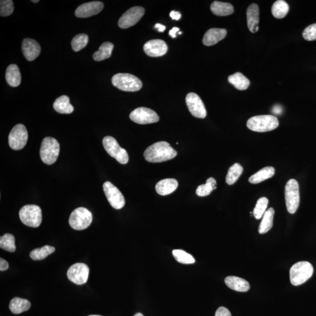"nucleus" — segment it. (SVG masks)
Masks as SVG:
<instances>
[{"label":"nucleus","mask_w":316,"mask_h":316,"mask_svg":"<svg viewBox=\"0 0 316 316\" xmlns=\"http://www.w3.org/2000/svg\"><path fill=\"white\" fill-rule=\"evenodd\" d=\"M19 215L22 223L30 228H38L42 223V211L38 206H24L20 210Z\"/></svg>","instance_id":"obj_6"},{"label":"nucleus","mask_w":316,"mask_h":316,"mask_svg":"<svg viewBox=\"0 0 316 316\" xmlns=\"http://www.w3.org/2000/svg\"><path fill=\"white\" fill-rule=\"evenodd\" d=\"M115 87L124 91L134 92L140 90L142 83L137 77L129 73H118L112 77Z\"/></svg>","instance_id":"obj_5"},{"label":"nucleus","mask_w":316,"mask_h":316,"mask_svg":"<svg viewBox=\"0 0 316 316\" xmlns=\"http://www.w3.org/2000/svg\"><path fill=\"white\" fill-rule=\"evenodd\" d=\"M179 31L180 30L179 28L174 27L169 31V35H170L173 38H176V33H179Z\"/></svg>","instance_id":"obj_45"},{"label":"nucleus","mask_w":316,"mask_h":316,"mask_svg":"<svg viewBox=\"0 0 316 316\" xmlns=\"http://www.w3.org/2000/svg\"><path fill=\"white\" fill-rule=\"evenodd\" d=\"M89 271L90 270L86 264L76 263L69 268L67 277L73 283L81 285L87 282Z\"/></svg>","instance_id":"obj_13"},{"label":"nucleus","mask_w":316,"mask_h":316,"mask_svg":"<svg viewBox=\"0 0 316 316\" xmlns=\"http://www.w3.org/2000/svg\"><path fill=\"white\" fill-rule=\"evenodd\" d=\"M182 34V32H179V34Z\"/></svg>","instance_id":"obj_50"},{"label":"nucleus","mask_w":316,"mask_h":316,"mask_svg":"<svg viewBox=\"0 0 316 316\" xmlns=\"http://www.w3.org/2000/svg\"><path fill=\"white\" fill-rule=\"evenodd\" d=\"M103 187L105 196L110 205L115 209H122L125 204L124 197L122 192L110 182H105Z\"/></svg>","instance_id":"obj_11"},{"label":"nucleus","mask_w":316,"mask_h":316,"mask_svg":"<svg viewBox=\"0 0 316 316\" xmlns=\"http://www.w3.org/2000/svg\"><path fill=\"white\" fill-rule=\"evenodd\" d=\"M229 83L239 90H246L250 85V81L247 77L240 72H237L228 77Z\"/></svg>","instance_id":"obj_28"},{"label":"nucleus","mask_w":316,"mask_h":316,"mask_svg":"<svg viewBox=\"0 0 316 316\" xmlns=\"http://www.w3.org/2000/svg\"><path fill=\"white\" fill-rule=\"evenodd\" d=\"M103 145L107 153L122 164H126L129 160L125 149L122 148L114 138L107 136L103 140Z\"/></svg>","instance_id":"obj_9"},{"label":"nucleus","mask_w":316,"mask_h":316,"mask_svg":"<svg viewBox=\"0 0 316 316\" xmlns=\"http://www.w3.org/2000/svg\"><path fill=\"white\" fill-rule=\"evenodd\" d=\"M246 18L249 31L252 33H257L259 30L260 21V10L257 4H252L247 8Z\"/></svg>","instance_id":"obj_19"},{"label":"nucleus","mask_w":316,"mask_h":316,"mask_svg":"<svg viewBox=\"0 0 316 316\" xmlns=\"http://www.w3.org/2000/svg\"><path fill=\"white\" fill-rule=\"evenodd\" d=\"M143 50L149 56L159 57L167 53L168 46L163 40L153 39L146 43Z\"/></svg>","instance_id":"obj_17"},{"label":"nucleus","mask_w":316,"mask_h":316,"mask_svg":"<svg viewBox=\"0 0 316 316\" xmlns=\"http://www.w3.org/2000/svg\"><path fill=\"white\" fill-rule=\"evenodd\" d=\"M217 188V182L213 177H210L206 181L205 185L198 186L196 189V194L200 197L209 196L214 190Z\"/></svg>","instance_id":"obj_34"},{"label":"nucleus","mask_w":316,"mask_h":316,"mask_svg":"<svg viewBox=\"0 0 316 316\" xmlns=\"http://www.w3.org/2000/svg\"><path fill=\"white\" fill-rule=\"evenodd\" d=\"M177 154V152L169 143L160 141L155 143L146 148L143 157L148 162L160 163L174 159Z\"/></svg>","instance_id":"obj_1"},{"label":"nucleus","mask_w":316,"mask_h":316,"mask_svg":"<svg viewBox=\"0 0 316 316\" xmlns=\"http://www.w3.org/2000/svg\"><path fill=\"white\" fill-rule=\"evenodd\" d=\"M114 48V45L111 42H106L100 46L99 51L94 53L93 55V59L96 61H102L109 58L111 56L112 51Z\"/></svg>","instance_id":"obj_30"},{"label":"nucleus","mask_w":316,"mask_h":316,"mask_svg":"<svg viewBox=\"0 0 316 316\" xmlns=\"http://www.w3.org/2000/svg\"><path fill=\"white\" fill-rule=\"evenodd\" d=\"M287 211L291 214H294L299 206V186L297 180L290 179L287 182L284 189Z\"/></svg>","instance_id":"obj_7"},{"label":"nucleus","mask_w":316,"mask_h":316,"mask_svg":"<svg viewBox=\"0 0 316 316\" xmlns=\"http://www.w3.org/2000/svg\"><path fill=\"white\" fill-rule=\"evenodd\" d=\"M227 34H228V32L225 29H210L203 36V44L208 46V47L215 45L225 38Z\"/></svg>","instance_id":"obj_20"},{"label":"nucleus","mask_w":316,"mask_h":316,"mask_svg":"<svg viewBox=\"0 0 316 316\" xmlns=\"http://www.w3.org/2000/svg\"><path fill=\"white\" fill-rule=\"evenodd\" d=\"M130 119L139 124H148L159 122V117L156 112L150 108L139 107L131 112Z\"/></svg>","instance_id":"obj_12"},{"label":"nucleus","mask_w":316,"mask_h":316,"mask_svg":"<svg viewBox=\"0 0 316 316\" xmlns=\"http://www.w3.org/2000/svg\"><path fill=\"white\" fill-rule=\"evenodd\" d=\"M274 214L275 211L274 209L269 208L267 210L265 214L263 215L262 221H261L259 229H258L260 234L266 233L272 228Z\"/></svg>","instance_id":"obj_29"},{"label":"nucleus","mask_w":316,"mask_h":316,"mask_svg":"<svg viewBox=\"0 0 316 316\" xmlns=\"http://www.w3.org/2000/svg\"><path fill=\"white\" fill-rule=\"evenodd\" d=\"M268 202V199L265 197H261L258 200L256 206L253 211V215L256 219L259 220L263 217L266 211Z\"/></svg>","instance_id":"obj_36"},{"label":"nucleus","mask_w":316,"mask_h":316,"mask_svg":"<svg viewBox=\"0 0 316 316\" xmlns=\"http://www.w3.org/2000/svg\"><path fill=\"white\" fill-rule=\"evenodd\" d=\"M246 126L253 131L264 133L278 128L279 121L277 117L272 115H261L249 119L246 123Z\"/></svg>","instance_id":"obj_2"},{"label":"nucleus","mask_w":316,"mask_h":316,"mask_svg":"<svg viewBox=\"0 0 316 316\" xmlns=\"http://www.w3.org/2000/svg\"><path fill=\"white\" fill-rule=\"evenodd\" d=\"M30 301L19 298H14L10 301L9 308L14 314H20L30 309Z\"/></svg>","instance_id":"obj_27"},{"label":"nucleus","mask_w":316,"mask_h":316,"mask_svg":"<svg viewBox=\"0 0 316 316\" xmlns=\"http://www.w3.org/2000/svg\"><path fill=\"white\" fill-rule=\"evenodd\" d=\"M59 143L56 139L46 137L43 140L40 149V156L45 164L52 165L55 162L59 157Z\"/></svg>","instance_id":"obj_4"},{"label":"nucleus","mask_w":316,"mask_h":316,"mask_svg":"<svg viewBox=\"0 0 316 316\" xmlns=\"http://www.w3.org/2000/svg\"><path fill=\"white\" fill-rule=\"evenodd\" d=\"M144 14V8L142 7L136 6L131 8L121 17L119 21V27L126 29L133 27L139 22Z\"/></svg>","instance_id":"obj_14"},{"label":"nucleus","mask_w":316,"mask_h":316,"mask_svg":"<svg viewBox=\"0 0 316 316\" xmlns=\"http://www.w3.org/2000/svg\"><path fill=\"white\" fill-rule=\"evenodd\" d=\"M314 269L311 263L300 261L294 264L290 269V281L294 286L301 285L312 277Z\"/></svg>","instance_id":"obj_3"},{"label":"nucleus","mask_w":316,"mask_h":316,"mask_svg":"<svg viewBox=\"0 0 316 316\" xmlns=\"http://www.w3.org/2000/svg\"><path fill=\"white\" fill-rule=\"evenodd\" d=\"M211 12L215 16H227L234 13V7L228 2L215 1L211 5Z\"/></svg>","instance_id":"obj_24"},{"label":"nucleus","mask_w":316,"mask_h":316,"mask_svg":"<svg viewBox=\"0 0 316 316\" xmlns=\"http://www.w3.org/2000/svg\"><path fill=\"white\" fill-rule=\"evenodd\" d=\"M226 285L234 291L246 292L250 288L249 283L246 280L234 276H229L225 279Z\"/></svg>","instance_id":"obj_21"},{"label":"nucleus","mask_w":316,"mask_h":316,"mask_svg":"<svg viewBox=\"0 0 316 316\" xmlns=\"http://www.w3.org/2000/svg\"><path fill=\"white\" fill-rule=\"evenodd\" d=\"M244 171L243 166L240 163H234L229 168L226 181L228 185H233L239 179Z\"/></svg>","instance_id":"obj_32"},{"label":"nucleus","mask_w":316,"mask_h":316,"mask_svg":"<svg viewBox=\"0 0 316 316\" xmlns=\"http://www.w3.org/2000/svg\"><path fill=\"white\" fill-rule=\"evenodd\" d=\"M178 187V182L175 179H165L158 182L155 189L157 193L162 196H166L173 193Z\"/></svg>","instance_id":"obj_22"},{"label":"nucleus","mask_w":316,"mask_h":316,"mask_svg":"<svg viewBox=\"0 0 316 316\" xmlns=\"http://www.w3.org/2000/svg\"><path fill=\"white\" fill-rule=\"evenodd\" d=\"M9 265L7 261L2 259V258H0V271H5L8 269Z\"/></svg>","instance_id":"obj_42"},{"label":"nucleus","mask_w":316,"mask_h":316,"mask_svg":"<svg viewBox=\"0 0 316 316\" xmlns=\"http://www.w3.org/2000/svg\"><path fill=\"white\" fill-rule=\"evenodd\" d=\"M275 173V169L272 166H267L258 171L257 173L252 175L249 178V182L252 184H258L263 182L264 180L271 178Z\"/></svg>","instance_id":"obj_26"},{"label":"nucleus","mask_w":316,"mask_h":316,"mask_svg":"<svg viewBox=\"0 0 316 316\" xmlns=\"http://www.w3.org/2000/svg\"><path fill=\"white\" fill-rule=\"evenodd\" d=\"M28 134L25 126L19 123L14 126L8 136V143L14 150H20L27 144Z\"/></svg>","instance_id":"obj_10"},{"label":"nucleus","mask_w":316,"mask_h":316,"mask_svg":"<svg viewBox=\"0 0 316 316\" xmlns=\"http://www.w3.org/2000/svg\"><path fill=\"white\" fill-rule=\"evenodd\" d=\"M93 221L91 212L85 208H77L71 212L69 223L76 230H83L88 228Z\"/></svg>","instance_id":"obj_8"},{"label":"nucleus","mask_w":316,"mask_h":316,"mask_svg":"<svg viewBox=\"0 0 316 316\" xmlns=\"http://www.w3.org/2000/svg\"><path fill=\"white\" fill-rule=\"evenodd\" d=\"M5 79L8 84L11 87H18L21 84V75L18 66L14 64L10 65L7 68Z\"/></svg>","instance_id":"obj_23"},{"label":"nucleus","mask_w":316,"mask_h":316,"mask_svg":"<svg viewBox=\"0 0 316 316\" xmlns=\"http://www.w3.org/2000/svg\"><path fill=\"white\" fill-rule=\"evenodd\" d=\"M155 28H157L158 31L160 32V33H163V32L165 31L166 27L162 24H157L155 26Z\"/></svg>","instance_id":"obj_46"},{"label":"nucleus","mask_w":316,"mask_h":316,"mask_svg":"<svg viewBox=\"0 0 316 316\" xmlns=\"http://www.w3.org/2000/svg\"><path fill=\"white\" fill-rule=\"evenodd\" d=\"M0 247L8 252H14L16 250L15 237L11 234H5L0 238Z\"/></svg>","instance_id":"obj_35"},{"label":"nucleus","mask_w":316,"mask_h":316,"mask_svg":"<svg viewBox=\"0 0 316 316\" xmlns=\"http://www.w3.org/2000/svg\"><path fill=\"white\" fill-rule=\"evenodd\" d=\"M170 17L172 19L178 21L181 18V14L178 11H172L170 13Z\"/></svg>","instance_id":"obj_43"},{"label":"nucleus","mask_w":316,"mask_h":316,"mask_svg":"<svg viewBox=\"0 0 316 316\" xmlns=\"http://www.w3.org/2000/svg\"><path fill=\"white\" fill-rule=\"evenodd\" d=\"M39 1V0H37V1H33V0H32L31 1V2H34V3H37V2H38Z\"/></svg>","instance_id":"obj_48"},{"label":"nucleus","mask_w":316,"mask_h":316,"mask_svg":"<svg viewBox=\"0 0 316 316\" xmlns=\"http://www.w3.org/2000/svg\"><path fill=\"white\" fill-rule=\"evenodd\" d=\"M104 8L101 1H91L80 5L75 11V16L78 18H88L99 14Z\"/></svg>","instance_id":"obj_16"},{"label":"nucleus","mask_w":316,"mask_h":316,"mask_svg":"<svg viewBox=\"0 0 316 316\" xmlns=\"http://www.w3.org/2000/svg\"><path fill=\"white\" fill-rule=\"evenodd\" d=\"M102 316L94 315H90V316Z\"/></svg>","instance_id":"obj_49"},{"label":"nucleus","mask_w":316,"mask_h":316,"mask_svg":"<svg viewBox=\"0 0 316 316\" xmlns=\"http://www.w3.org/2000/svg\"><path fill=\"white\" fill-rule=\"evenodd\" d=\"M186 103L192 116L199 119H205L207 111L202 99L194 93H190L186 97Z\"/></svg>","instance_id":"obj_15"},{"label":"nucleus","mask_w":316,"mask_h":316,"mask_svg":"<svg viewBox=\"0 0 316 316\" xmlns=\"http://www.w3.org/2000/svg\"><path fill=\"white\" fill-rule=\"evenodd\" d=\"M172 254L178 263L183 264H192L195 263L194 258L191 254L181 249H175Z\"/></svg>","instance_id":"obj_38"},{"label":"nucleus","mask_w":316,"mask_h":316,"mask_svg":"<svg viewBox=\"0 0 316 316\" xmlns=\"http://www.w3.org/2000/svg\"><path fill=\"white\" fill-rule=\"evenodd\" d=\"M289 11V5L283 0H278L272 5V15L276 18L281 19L284 18L288 13Z\"/></svg>","instance_id":"obj_31"},{"label":"nucleus","mask_w":316,"mask_h":316,"mask_svg":"<svg viewBox=\"0 0 316 316\" xmlns=\"http://www.w3.org/2000/svg\"><path fill=\"white\" fill-rule=\"evenodd\" d=\"M134 316H143L141 313H136V315H135Z\"/></svg>","instance_id":"obj_47"},{"label":"nucleus","mask_w":316,"mask_h":316,"mask_svg":"<svg viewBox=\"0 0 316 316\" xmlns=\"http://www.w3.org/2000/svg\"><path fill=\"white\" fill-rule=\"evenodd\" d=\"M54 110L60 114H71L73 113L74 108L70 103V99L67 96L58 97L53 103Z\"/></svg>","instance_id":"obj_25"},{"label":"nucleus","mask_w":316,"mask_h":316,"mask_svg":"<svg viewBox=\"0 0 316 316\" xmlns=\"http://www.w3.org/2000/svg\"><path fill=\"white\" fill-rule=\"evenodd\" d=\"M55 251L53 246H45L41 248H36L30 252V257L34 261L42 260Z\"/></svg>","instance_id":"obj_33"},{"label":"nucleus","mask_w":316,"mask_h":316,"mask_svg":"<svg viewBox=\"0 0 316 316\" xmlns=\"http://www.w3.org/2000/svg\"><path fill=\"white\" fill-rule=\"evenodd\" d=\"M88 42V37L86 34H78L74 37L71 41V47L73 50L78 52L83 50L87 46Z\"/></svg>","instance_id":"obj_37"},{"label":"nucleus","mask_w":316,"mask_h":316,"mask_svg":"<svg viewBox=\"0 0 316 316\" xmlns=\"http://www.w3.org/2000/svg\"><path fill=\"white\" fill-rule=\"evenodd\" d=\"M215 316H232L230 312L225 307H220L215 312Z\"/></svg>","instance_id":"obj_41"},{"label":"nucleus","mask_w":316,"mask_h":316,"mask_svg":"<svg viewBox=\"0 0 316 316\" xmlns=\"http://www.w3.org/2000/svg\"><path fill=\"white\" fill-rule=\"evenodd\" d=\"M282 111V108H281V106L279 105H275L272 108L273 113L277 115L281 114Z\"/></svg>","instance_id":"obj_44"},{"label":"nucleus","mask_w":316,"mask_h":316,"mask_svg":"<svg viewBox=\"0 0 316 316\" xmlns=\"http://www.w3.org/2000/svg\"><path fill=\"white\" fill-rule=\"evenodd\" d=\"M302 35L306 41H312L316 40V23L310 25L304 29Z\"/></svg>","instance_id":"obj_40"},{"label":"nucleus","mask_w":316,"mask_h":316,"mask_svg":"<svg viewBox=\"0 0 316 316\" xmlns=\"http://www.w3.org/2000/svg\"><path fill=\"white\" fill-rule=\"evenodd\" d=\"M14 10L13 1L11 0H1L0 1V16L7 17L13 13Z\"/></svg>","instance_id":"obj_39"},{"label":"nucleus","mask_w":316,"mask_h":316,"mask_svg":"<svg viewBox=\"0 0 316 316\" xmlns=\"http://www.w3.org/2000/svg\"><path fill=\"white\" fill-rule=\"evenodd\" d=\"M22 51L26 59L28 61H33L39 56L41 48L35 40L25 38L22 41Z\"/></svg>","instance_id":"obj_18"}]
</instances>
